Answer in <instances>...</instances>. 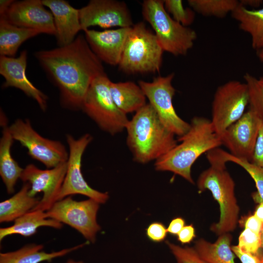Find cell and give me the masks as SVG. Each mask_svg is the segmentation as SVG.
Returning <instances> with one entry per match:
<instances>
[{
  "label": "cell",
  "mask_w": 263,
  "mask_h": 263,
  "mask_svg": "<svg viewBox=\"0 0 263 263\" xmlns=\"http://www.w3.org/2000/svg\"><path fill=\"white\" fill-rule=\"evenodd\" d=\"M34 56L58 89L61 106L67 110H81L93 81L106 74L102 62L91 50L83 35L77 36L67 45L38 51Z\"/></svg>",
  "instance_id": "6da1fadb"
},
{
  "label": "cell",
  "mask_w": 263,
  "mask_h": 263,
  "mask_svg": "<svg viewBox=\"0 0 263 263\" xmlns=\"http://www.w3.org/2000/svg\"><path fill=\"white\" fill-rule=\"evenodd\" d=\"M177 141L181 143L156 160L155 169L172 172L194 184L191 175L193 164L203 153L222 145L220 137L215 132L210 120L195 116L188 132Z\"/></svg>",
  "instance_id": "7a4b0ae2"
},
{
  "label": "cell",
  "mask_w": 263,
  "mask_h": 263,
  "mask_svg": "<svg viewBox=\"0 0 263 263\" xmlns=\"http://www.w3.org/2000/svg\"><path fill=\"white\" fill-rule=\"evenodd\" d=\"M126 129L127 145L140 163L157 160L177 145L175 135L163 125L149 103L135 113Z\"/></svg>",
  "instance_id": "3957f363"
},
{
  "label": "cell",
  "mask_w": 263,
  "mask_h": 263,
  "mask_svg": "<svg viewBox=\"0 0 263 263\" xmlns=\"http://www.w3.org/2000/svg\"><path fill=\"white\" fill-rule=\"evenodd\" d=\"M207 158L210 166L200 174L197 185L201 192L209 190L219 204L220 220L210 229L220 236L235 229L239 207L235 195V183L226 169V162L221 155L220 148L207 152Z\"/></svg>",
  "instance_id": "277c9868"
},
{
  "label": "cell",
  "mask_w": 263,
  "mask_h": 263,
  "mask_svg": "<svg viewBox=\"0 0 263 263\" xmlns=\"http://www.w3.org/2000/svg\"><path fill=\"white\" fill-rule=\"evenodd\" d=\"M164 52L154 33L138 22L130 29L118 66L127 74H154L161 69Z\"/></svg>",
  "instance_id": "5b68a950"
},
{
  "label": "cell",
  "mask_w": 263,
  "mask_h": 263,
  "mask_svg": "<svg viewBox=\"0 0 263 263\" xmlns=\"http://www.w3.org/2000/svg\"><path fill=\"white\" fill-rule=\"evenodd\" d=\"M142 15L153 29L164 51L175 56H184L192 48L196 32L173 19L166 10L164 0H144Z\"/></svg>",
  "instance_id": "8992f818"
},
{
  "label": "cell",
  "mask_w": 263,
  "mask_h": 263,
  "mask_svg": "<svg viewBox=\"0 0 263 263\" xmlns=\"http://www.w3.org/2000/svg\"><path fill=\"white\" fill-rule=\"evenodd\" d=\"M106 74L92 83L84 99L81 110L103 131L114 135L126 129L129 120L115 104Z\"/></svg>",
  "instance_id": "52a82bcc"
},
{
  "label": "cell",
  "mask_w": 263,
  "mask_h": 263,
  "mask_svg": "<svg viewBox=\"0 0 263 263\" xmlns=\"http://www.w3.org/2000/svg\"><path fill=\"white\" fill-rule=\"evenodd\" d=\"M174 76L172 73L166 76L156 77L151 82L139 80L138 85L163 125L179 137L188 132L190 123L177 114L173 105L172 99L175 93L172 85Z\"/></svg>",
  "instance_id": "ba28073f"
},
{
  "label": "cell",
  "mask_w": 263,
  "mask_h": 263,
  "mask_svg": "<svg viewBox=\"0 0 263 263\" xmlns=\"http://www.w3.org/2000/svg\"><path fill=\"white\" fill-rule=\"evenodd\" d=\"M9 130L13 139L27 150L30 156L47 169L67 161L69 152L63 143L41 136L33 128L29 119H17Z\"/></svg>",
  "instance_id": "9c48e42d"
},
{
  "label": "cell",
  "mask_w": 263,
  "mask_h": 263,
  "mask_svg": "<svg viewBox=\"0 0 263 263\" xmlns=\"http://www.w3.org/2000/svg\"><path fill=\"white\" fill-rule=\"evenodd\" d=\"M249 104L246 84L229 81L218 87L213 99L211 122L219 136L244 113Z\"/></svg>",
  "instance_id": "30bf717a"
},
{
  "label": "cell",
  "mask_w": 263,
  "mask_h": 263,
  "mask_svg": "<svg viewBox=\"0 0 263 263\" xmlns=\"http://www.w3.org/2000/svg\"><path fill=\"white\" fill-rule=\"evenodd\" d=\"M99 206V203L92 199L77 201L68 196L56 201L45 212L48 218L68 225L94 243L101 229L96 220Z\"/></svg>",
  "instance_id": "8fae6325"
},
{
  "label": "cell",
  "mask_w": 263,
  "mask_h": 263,
  "mask_svg": "<svg viewBox=\"0 0 263 263\" xmlns=\"http://www.w3.org/2000/svg\"><path fill=\"white\" fill-rule=\"evenodd\" d=\"M66 138L69 147L67 169L57 201L71 195L81 194L99 204L105 203L109 198L108 193L92 188L84 179L81 171L82 156L93 140L92 135L86 133L75 139L73 135L68 134Z\"/></svg>",
  "instance_id": "7c38bea8"
},
{
  "label": "cell",
  "mask_w": 263,
  "mask_h": 263,
  "mask_svg": "<svg viewBox=\"0 0 263 263\" xmlns=\"http://www.w3.org/2000/svg\"><path fill=\"white\" fill-rule=\"evenodd\" d=\"M67 169V162L47 169H40L32 164L23 169L20 179L24 183L30 184V195L34 197L40 192L43 194L38 204L31 210L46 211L57 201Z\"/></svg>",
  "instance_id": "4fadbf2b"
},
{
  "label": "cell",
  "mask_w": 263,
  "mask_h": 263,
  "mask_svg": "<svg viewBox=\"0 0 263 263\" xmlns=\"http://www.w3.org/2000/svg\"><path fill=\"white\" fill-rule=\"evenodd\" d=\"M83 32L92 26L104 29L113 27L129 28L133 25L132 16L124 1L115 0H91L79 9Z\"/></svg>",
  "instance_id": "5bb4252c"
},
{
  "label": "cell",
  "mask_w": 263,
  "mask_h": 263,
  "mask_svg": "<svg viewBox=\"0 0 263 263\" xmlns=\"http://www.w3.org/2000/svg\"><path fill=\"white\" fill-rule=\"evenodd\" d=\"M261 119L250 109L220 135L223 145L233 156L251 162Z\"/></svg>",
  "instance_id": "9a60e30c"
},
{
  "label": "cell",
  "mask_w": 263,
  "mask_h": 263,
  "mask_svg": "<svg viewBox=\"0 0 263 263\" xmlns=\"http://www.w3.org/2000/svg\"><path fill=\"white\" fill-rule=\"evenodd\" d=\"M0 17L20 27L55 36L56 34L53 15L42 0H14L6 13Z\"/></svg>",
  "instance_id": "2e32d148"
},
{
  "label": "cell",
  "mask_w": 263,
  "mask_h": 263,
  "mask_svg": "<svg viewBox=\"0 0 263 263\" xmlns=\"http://www.w3.org/2000/svg\"><path fill=\"white\" fill-rule=\"evenodd\" d=\"M27 51H22L18 57L0 56V74L4 78L2 88L14 87L36 101L42 111L47 108L48 97L27 78L26 69Z\"/></svg>",
  "instance_id": "e0dca14e"
},
{
  "label": "cell",
  "mask_w": 263,
  "mask_h": 263,
  "mask_svg": "<svg viewBox=\"0 0 263 263\" xmlns=\"http://www.w3.org/2000/svg\"><path fill=\"white\" fill-rule=\"evenodd\" d=\"M131 27L84 31L85 38L93 52L104 62L118 65L127 35Z\"/></svg>",
  "instance_id": "ac0fdd59"
},
{
  "label": "cell",
  "mask_w": 263,
  "mask_h": 263,
  "mask_svg": "<svg viewBox=\"0 0 263 263\" xmlns=\"http://www.w3.org/2000/svg\"><path fill=\"white\" fill-rule=\"evenodd\" d=\"M51 12L56 31L55 37L58 47L72 43L82 31L79 9L64 0H42Z\"/></svg>",
  "instance_id": "d6986e66"
},
{
  "label": "cell",
  "mask_w": 263,
  "mask_h": 263,
  "mask_svg": "<svg viewBox=\"0 0 263 263\" xmlns=\"http://www.w3.org/2000/svg\"><path fill=\"white\" fill-rule=\"evenodd\" d=\"M62 223L47 217L46 212L33 210L17 218L14 224L9 227L0 228V241L13 234H19L27 237L35 234L40 226H48L60 229Z\"/></svg>",
  "instance_id": "ffe728a7"
},
{
  "label": "cell",
  "mask_w": 263,
  "mask_h": 263,
  "mask_svg": "<svg viewBox=\"0 0 263 263\" xmlns=\"http://www.w3.org/2000/svg\"><path fill=\"white\" fill-rule=\"evenodd\" d=\"M0 139V175L8 194L15 191L17 181L20 179L23 169L12 157L11 147L14 140L9 127H2Z\"/></svg>",
  "instance_id": "44dd1931"
},
{
  "label": "cell",
  "mask_w": 263,
  "mask_h": 263,
  "mask_svg": "<svg viewBox=\"0 0 263 263\" xmlns=\"http://www.w3.org/2000/svg\"><path fill=\"white\" fill-rule=\"evenodd\" d=\"M85 244L57 251L46 252L42 244H32L24 245L16 251L0 254V263H40L51 262L82 247Z\"/></svg>",
  "instance_id": "7402d4cb"
},
{
  "label": "cell",
  "mask_w": 263,
  "mask_h": 263,
  "mask_svg": "<svg viewBox=\"0 0 263 263\" xmlns=\"http://www.w3.org/2000/svg\"><path fill=\"white\" fill-rule=\"evenodd\" d=\"M110 89L116 106L126 114L136 113L147 104V98L141 88L133 82L111 81Z\"/></svg>",
  "instance_id": "603a6c76"
},
{
  "label": "cell",
  "mask_w": 263,
  "mask_h": 263,
  "mask_svg": "<svg viewBox=\"0 0 263 263\" xmlns=\"http://www.w3.org/2000/svg\"><path fill=\"white\" fill-rule=\"evenodd\" d=\"M231 15L240 29L250 36L252 48L258 51L263 49V8L249 9L240 3Z\"/></svg>",
  "instance_id": "cb8c5ba5"
},
{
  "label": "cell",
  "mask_w": 263,
  "mask_h": 263,
  "mask_svg": "<svg viewBox=\"0 0 263 263\" xmlns=\"http://www.w3.org/2000/svg\"><path fill=\"white\" fill-rule=\"evenodd\" d=\"M30 185L23 183L20 189L13 196L0 203V222L14 221L32 210L40 199L29 194Z\"/></svg>",
  "instance_id": "d4e9b609"
},
{
  "label": "cell",
  "mask_w": 263,
  "mask_h": 263,
  "mask_svg": "<svg viewBox=\"0 0 263 263\" xmlns=\"http://www.w3.org/2000/svg\"><path fill=\"white\" fill-rule=\"evenodd\" d=\"M40 34L38 30L13 25L0 17V56L15 57L19 47L24 42Z\"/></svg>",
  "instance_id": "484cf974"
},
{
  "label": "cell",
  "mask_w": 263,
  "mask_h": 263,
  "mask_svg": "<svg viewBox=\"0 0 263 263\" xmlns=\"http://www.w3.org/2000/svg\"><path fill=\"white\" fill-rule=\"evenodd\" d=\"M231 240V235L226 233L220 235L214 243L200 239L195 242L194 248L209 263H235V254L230 246Z\"/></svg>",
  "instance_id": "4316f807"
},
{
  "label": "cell",
  "mask_w": 263,
  "mask_h": 263,
  "mask_svg": "<svg viewBox=\"0 0 263 263\" xmlns=\"http://www.w3.org/2000/svg\"><path fill=\"white\" fill-rule=\"evenodd\" d=\"M191 9L205 16L222 18L232 13L240 4L237 0H188Z\"/></svg>",
  "instance_id": "83f0119b"
},
{
  "label": "cell",
  "mask_w": 263,
  "mask_h": 263,
  "mask_svg": "<svg viewBox=\"0 0 263 263\" xmlns=\"http://www.w3.org/2000/svg\"><path fill=\"white\" fill-rule=\"evenodd\" d=\"M224 160L227 163H234L245 169L255 182L257 191L253 194L254 200L259 203L263 202V169L247 160L236 157L229 152L220 149Z\"/></svg>",
  "instance_id": "f1b7e54d"
},
{
  "label": "cell",
  "mask_w": 263,
  "mask_h": 263,
  "mask_svg": "<svg viewBox=\"0 0 263 263\" xmlns=\"http://www.w3.org/2000/svg\"><path fill=\"white\" fill-rule=\"evenodd\" d=\"M244 78L248 90L249 108L263 120V77L257 78L246 73Z\"/></svg>",
  "instance_id": "f546056e"
},
{
  "label": "cell",
  "mask_w": 263,
  "mask_h": 263,
  "mask_svg": "<svg viewBox=\"0 0 263 263\" xmlns=\"http://www.w3.org/2000/svg\"><path fill=\"white\" fill-rule=\"evenodd\" d=\"M164 4L167 12L177 22L186 27L193 22L195 18L194 11L190 8H185L182 0H165Z\"/></svg>",
  "instance_id": "4dcf8cb0"
},
{
  "label": "cell",
  "mask_w": 263,
  "mask_h": 263,
  "mask_svg": "<svg viewBox=\"0 0 263 263\" xmlns=\"http://www.w3.org/2000/svg\"><path fill=\"white\" fill-rule=\"evenodd\" d=\"M176 263H209L203 259L194 247H181L167 242Z\"/></svg>",
  "instance_id": "1f68e13d"
},
{
  "label": "cell",
  "mask_w": 263,
  "mask_h": 263,
  "mask_svg": "<svg viewBox=\"0 0 263 263\" xmlns=\"http://www.w3.org/2000/svg\"><path fill=\"white\" fill-rule=\"evenodd\" d=\"M238 246L243 251L258 255V251L261 247L260 234L245 228L239 236Z\"/></svg>",
  "instance_id": "d6a6232c"
},
{
  "label": "cell",
  "mask_w": 263,
  "mask_h": 263,
  "mask_svg": "<svg viewBox=\"0 0 263 263\" xmlns=\"http://www.w3.org/2000/svg\"><path fill=\"white\" fill-rule=\"evenodd\" d=\"M167 229L160 222L150 224L146 229V234L148 238L154 242H161L166 238Z\"/></svg>",
  "instance_id": "836d02e7"
},
{
  "label": "cell",
  "mask_w": 263,
  "mask_h": 263,
  "mask_svg": "<svg viewBox=\"0 0 263 263\" xmlns=\"http://www.w3.org/2000/svg\"><path fill=\"white\" fill-rule=\"evenodd\" d=\"M251 162L263 169V120H262Z\"/></svg>",
  "instance_id": "e575fe53"
},
{
  "label": "cell",
  "mask_w": 263,
  "mask_h": 263,
  "mask_svg": "<svg viewBox=\"0 0 263 263\" xmlns=\"http://www.w3.org/2000/svg\"><path fill=\"white\" fill-rule=\"evenodd\" d=\"M231 249L242 263H261L258 255L243 251L238 245L231 246Z\"/></svg>",
  "instance_id": "d590c367"
},
{
  "label": "cell",
  "mask_w": 263,
  "mask_h": 263,
  "mask_svg": "<svg viewBox=\"0 0 263 263\" xmlns=\"http://www.w3.org/2000/svg\"><path fill=\"white\" fill-rule=\"evenodd\" d=\"M177 235L178 240L182 244H188L195 237L194 228L192 225L184 226Z\"/></svg>",
  "instance_id": "8d00e7d4"
},
{
  "label": "cell",
  "mask_w": 263,
  "mask_h": 263,
  "mask_svg": "<svg viewBox=\"0 0 263 263\" xmlns=\"http://www.w3.org/2000/svg\"><path fill=\"white\" fill-rule=\"evenodd\" d=\"M262 226V223L254 215L249 216L244 224L245 228L249 229L257 234H260Z\"/></svg>",
  "instance_id": "74e56055"
},
{
  "label": "cell",
  "mask_w": 263,
  "mask_h": 263,
  "mask_svg": "<svg viewBox=\"0 0 263 263\" xmlns=\"http://www.w3.org/2000/svg\"><path fill=\"white\" fill-rule=\"evenodd\" d=\"M184 225V220L181 217H177L170 222L167 228V231L172 235H177Z\"/></svg>",
  "instance_id": "f35d334b"
},
{
  "label": "cell",
  "mask_w": 263,
  "mask_h": 263,
  "mask_svg": "<svg viewBox=\"0 0 263 263\" xmlns=\"http://www.w3.org/2000/svg\"><path fill=\"white\" fill-rule=\"evenodd\" d=\"M13 0H0V16L4 15L12 3Z\"/></svg>",
  "instance_id": "ab89813d"
},
{
  "label": "cell",
  "mask_w": 263,
  "mask_h": 263,
  "mask_svg": "<svg viewBox=\"0 0 263 263\" xmlns=\"http://www.w3.org/2000/svg\"><path fill=\"white\" fill-rule=\"evenodd\" d=\"M240 3L246 7L247 6L257 7L262 4L263 1L261 0H242L240 1Z\"/></svg>",
  "instance_id": "60d3db41"
},
{
  "label": "cell",
  "mask_w": 263,
  "mask_h": 263,
  "mask_svg": "<svg viewBox=\"0 0 263 263\" xmlns=\"http://www.w3.org/2000/svg\"><path fill=\"white\" fill-rule=\"evenodd\" d=\"M254 215L262 223L263 225V202L260 203Z\"/></svg>",
  "instance_id": "b9f144b4"
},
{
  "label": "cell",
  "mask_w": 263,
  "mask_h": 263,
  "mask_svg": "<svg viewBox=\"0 0 263 263\" xmlns=\"http://www.w3.org/2000/svg\"><path fill=\"white\" fill-rule=\"evenodd\" d=\"M258 56L260 60L263 62V49L258 51Z\"/></svg>",
  "instance_id": "7bdbcfd3"
},
{
  "label": "cell",
  "mask_w": 263,
  "mask_h": 263,
  "mask_svg": "<svg viewBox=\"0 0 263 263\" xmlns=\"http://www.w3.org/2000/svg\"><path fill=\"white\" fill-rule=\"evenodd\" d=\"M260 237L261 240V247L263 248V225L260 232Z\"/></svg>",
  "instance_id": "ee69618b"
},
{
  "label": "cell",
  "mask_w": 263,
  "mask_h": 263,
  "mask_svg": "<svg viewBox=\"0 0 263 263\" xmlns=\"http://www.w3.org/2000/svg\"><path fill=\"white\" fill-rule=\"evenodd\" d=\"M66 263H84L82 261H76L72 259L68 260Z\"/></svg>",
  "instance_id": "f6af8a7d"
},
{
  "label": "cell",
  "mask_w": 263,
  "mask_h": 263,
  "mask_svg": "<svg viewBox=\"0 0 263 263\" xmlns=\"http://www.w3.org/2000/svg\"><path fill=\"white\" fill-rule=\"evenodd\" d=\"M261 263H263V256L261 258Z\"/></svg>",
  "instance_id": "bcb514c9"
}]
</instances>
